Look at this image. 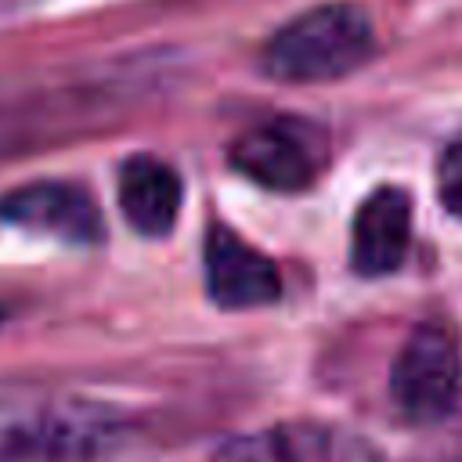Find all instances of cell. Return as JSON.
Segmentation results:
<instances>
[{
    "label": "cell",
    "mask_w": 462,
    "mask_h": 462,
    "mask_svg": "<svg viewBox=\"0 0 462 462\" xmlns=\"http://www.w3.org/2000/svg\"><path fill=\"white\" fill-rule=\"evenodd\" d=\"M119 437V419L83 397H0V462H90Z\"/></svg>",
    "instance_id": "obj_1"
},
{
    "label": "cell",
    "mask_w": 462,
    "mask_h": 462,
    "mask_svg": "<svg viewBox=\"0 0 462 462\" xmlns=\"http://www.w3.org/2000/svg\"><path fill=\"white\" fill-rule=\"evenodd\" d=\"M375 51V29L357 4H318L278 25L260 47V72L278 83H332Z\"/></svg>",
    "instance_id": "obj_2"
},
{
    "label": "cell",
    "mask_w": 462,
    "mask_h": 462,
    "mask_svg": "<svg viewBox=\"0 0 462 462\" xmlns=\"http://www.w3.org/2000/svg\"><path fill=\"white\" fill-rule=\"evenodd\" d=\"M462 393V346L440 321L415 325L390 368V397L411 422H440Z\"/></svg>",
    "instance_id": "obj_3"
},
{
    "label": "cell",
    "mask_w": 462,
    "mask_h": 462,
    "mask_svg": "<svg viewBox=\"0 0 462 462\" xmlns=\"http://www.w3.org/2000/svg\"><path fill=\"white\" fill-rule=\"evenodd\" d=\"M325 162V134L292 116L256 123L231 144V166L267 191H303L321 177Z\"/></svg>",
    "instance_id": "obj_4"
},
{
    "label": "cell",
    "mask_w": 462,
    "mask_h": 462,
    "mask_svg": "<svg viewBox=\"0 0 462 462\" xmlns=\"http://www.w3.org/2000/svg\"><path fill=\"white\" fill-rule=\"evenodd\" d=\"M213 462H379V451L346 426L278 422L220 440Z\"/></svg>",
    "instance_id": "obj_5"
},
{
    "label": "cell",
    "mask_w": 462,
    "mask_h": 462,
    "mask_svg": "<svg viewBox=\"0 0 462 462\" xmlns=\"http://www.w3.org/2000/svg\"><path fill=\"white\" fill-rule=\"evenodd\" d=\"M202 271L209 300L224 310H253L282 296V274L274 260L224 224H213L206 231Z\"/></svg>",
    "instance_id": "obj_6"
},
{
    "label": "cell",
    "mask_w": 462,
    "mask_h": 462,
    "mask_svg": "<svg viewBox=\"0 0 462 462\" xmlns=\"http://www.w3.org/2000/svg\"><path fill=\"white\" fill-rule=\"evenodd\" d=\"M0 220L72 245H97L105 235L94 199L69 180H32L0 195Z\"/></svg>",
    "instance_id": "obj_7"
},
{
    "label": "cell",
    "mask_w": 462,
    "mask_h": 462,
    "mask_svg": "<svg viewBox=\"0 0 462 462\" xmlns=\"http://www.w3.org/2000/svg\"><path fill=\"white\" fill-rule=\"evenodd\" d=\"M411 238V202L401 188H375L354 213L350 263L365 278H379L401 267Z\"/></svg>",
    "instance_id": "obj_8"
},
{
    "label": "cell",
    "mask_w": 462,
    "mask_h": 462,
    "mask_svg": "<svg viewBox=\"0 0 462 462\" xmlns=\"http://www.w3.org/2000/svg\"><path fill=\"white\" fill-rule=\"evenodd\" d=\"M116 195L126 224L148 238H159V235H170V227L177 224L184 188L170 162L141 152L119 162Z\"/></svg>",
    "instance_id": "obj_9"
},
{
    "label": "cell",
    "mask_w": 462,
    "mask_h": 462,
    "mask_svg": "<svg viewBox=\"0 0 462 462\" xmlns=\"http://www.w3.org/2000/svg\"><path fill=\"white\" fill-rule=\"evenodd\" d=\"M437 195L451 217L462 220V134L444 144L437 159Z\"/></svg>",
    "instance_id": "obj_10"
}]
</instances>
